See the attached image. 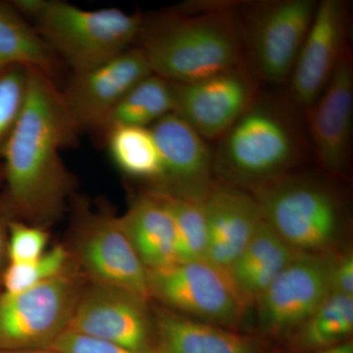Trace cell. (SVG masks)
I'll return each mask as SVG.
<instances>
[{
  "instance_id": "277c9868",
  "label": "cell",
  "mask_w": 353,
  "mask_h": 353,
  "mask_svg": "<svg viewBox=\"0 0 353 353\" xmlns=\"http://www.w3.org/2000/svg\"><path fill=\"white\" fill-rule=\"evenodd\" d=\"M14 8L31 22L72 74L103 64L134 48L143 16L117 8H80L57 0H15Z\"/></svg>"
},
{
  "instance_id": "d6986e66",
  "label": "cell",
  "mask_w": 353,
  "mask_h": 353,
  "mask_svg": "<svg viewBox=\"0 0 353 353\" xmlns=\"http://www.w3.org/2000/svg\"><path fill=\"white\" fill-rule=\"evenodd\" d=\"M119 222L146 270L178 263L173 218L155 190L132 197Z\"/></svg>"
},
{
  "instance_id": "8992f818",
  "label": "cell",
  "mask_w": 353,
  "mask_h": 353,
  "mask_svg": "<svg viewBox=\"0 0 353 353\" xmlns=\"http://www.w3.org/2000/svg\"><path fill=\"white\" fill-rule=\"evenodd\" d=\"M317 4L315 0L241 4L245 59L260 82H289Z\"/></svg>"
},
{
  "instance_id": "44dd1931",
  "label": "cell",
  "mask_w": 353,
  "mask_h": 353,
  "mask_svg": "<svg viewBox=\"0 0 353 353\" xmlns=\"http://www.w3.org/2000/svg\"><path fill=\"white\" fill-rule=\"evenodd\" d=\"M15 66L54 78L63 64L12 4L0 3V68Z\"/></svg>"
},
{
  "instance_id": "5b68a950",
  "label": "cell",
  "mask_w": 353,
  "mask_h": 353,
  "mask_svg": "<svg viewBox=\"0 0 353 353\" xmlns=\"http://www.w3.org/2000/svg\"><path fill=\"white\" fill-rule=\"evenodd\" d=\"M250 192L263 219L292 250L333 252L345 227V210L329 183L290 173Z\"/></svg>"
},
{
  "instance_id": "7c38bea8",
  "label": "cell",
  "mask_w": 353,
  "mask_h": 353,
  "mask_svg": "<svg viewBox=\"0 0 353 353\" xmlns=\"http://www.w3.org/2000/svg\"><path fill=\"white\" fill-rule=\"evenodd\" d=\"M175 85V111L205 141H218L256 101L260 80L248 63Z\"/></svg>"
},
{
  "instance_id": "52a82bcc",
  "label": "cell",
  "mask_w": 353,
  "mask_h": 353,
  "mask_svg": "<svg viewBox=\"0 0 353 353\" xmlns=\"http://www.w3.org/2000/svg\"><path fill=\"white\" fill-rule=\"evenodd\" d=\"M68 248L79 271L90 282L131 292L152 301L148 270L111 209L95 210L79 202Z\"/></svg>"
},
{
  "instance_id": "cb8c5ba5",
  "label": "cell",
  "mask_w": 353,
  "mask_h": 353,
  "mask_svg": "<svg viewBox=\"0 0 353 353\" xmlns=\"http://www.w3.org/2000/svg\"><path fill=\"white\" fill-rule=\"evenodd\" d=\"M175 85L150 74L137 83L119 102L109 118L105 131L113 126L150 128L175 111Z\"/></svg>"
},
{
  "instance_id": "1f68e13d",
  "label": "cell",
  "mask_w": 353,
  "mask_h": 353,
  "mask_svg": "<svg viewBox=\"0 0 353 353\" xmlns=\"http://www.w3.org/2000/svg\"><path fill=\"white\" fill-rule=\"evenodd\" d=\"M311 353H353V343L352 341H347L336 347Z\"/></svg>"
},
{
  "instance_id": "f546056e",
  "label": "cell",
  "mask_w": 353,
  "mask_h": 353,
  "mask_svg": "<svg viewBox=\"0 0 353 353\" xmlns=\"http://www.w3.org/2000/svg\"><path fill=\"white\" fill-rule=\"evenodd\" d=\"M331 294L353 296V254L334 255L331 269Z\"/></svg>"
},
{
  "instance_id": "9a60e30c",
  "label": "cell",
  "mask_w": 353,
  "mask_h": 353,
  "mask_svg": "<svg viewBox=\"0 0 353 353\" xmlns=\"http://www.w3.org/2000/svg\"><path fill=\"white\" fill-rule=\"evenodd\" d=\"M318 163L336 180L347 176L352 157L353 55L348 48L319 99L305 112Z\"/></svg>"
},
{
  "instance_id": "484cf974",
  "label": "cell",
  "mask_w": 353,
  "mask_h": 353,
  "mask_svg": "<svg viewBox=\"0 0 353 353\" xmlns=\"http://www.w3.org/2000/svg\"><path fill=\"white\" fill-rule=\"evenodd\" d=\"M76 267L66 245H55L32 261L9 262L0 277V292L16 294L57 278Z\"/></svg>"
},
{
  "instance_id": "7a4b0ae2",
  "label": "cell",
  "mask_w": 353,
  "mask_h": 353,
  "mask_svg": "<svg viewBox=\"0 0 353 353\" xmlns=\"http://www.w3.org/2000/svg\"><path fill=\"white\" fill-rule=\"evenodd\" d=\"M241 2L199 1L143 17L137 46L152 74L176 85L245 61Z\"/></svg>"
},
{
  "instance_id": "f1b7e54d",
  "label": "cell",
  "mask_w": 353,
  "mask_h": 353,
  "mask_svg": "<svg viewBox=\"0 0 353 353\" xmlns=\"http://www.w3.org/2000/svg\"><path fill=\"white\" fill-rule=\"evenodd\" d=\"M50 350L57 353H143L67 330Z\"/></svg>"
},
{
  "instance_id": "d4e9b609",
  "label": "cell",
  "mask_w": 353,
  "mask_h": 353,
  "mask_svg": "<svg viewBox=\"0 0 353 353\" xmlns=\"http://www.w3.org/2000/svg\"><path fill=\"white\" fill-rule=\"evenodd\" d=\"M152 190L159 194L173 218L178 262L208 260V230L202 203Z\"/></svg>"
},
{
  "instance_id": "5bb4252c",
  "label": "cell",
  "mask_w": 353,
  "mask_h": 353,
  "mask_svg": "<svg viewBox=\"0 0 353 353\" xmlns=\"http://www.w3.org/2000/svg\"><path fill=\"white\" fill-rule=\"evenodd\" d=\"M350 31L348 2H318L289 80L290 103L292 108L305 112L319 99L341 57L350 48Z\"/></svg>"
},
{
  "instance_id": "d6a6232c",
  "label": "cell",
  "mask_w": 353,
  "mask_h": 353,
  "mask_svg": "<svg viewBox=\"0 0 353 353\" xmlns=\"http://www.w3.org/2000/svg\"><path fill=\"white\" fill-rule=\"evenodd\" d=\"M0 353H57L51 350H9L0 348Z\"/></svg>"
},
{
  "instance_id": "3957f363",
  "label": "cell",
  "mask_w": 353,
  "mask_h": 353,
  "mask_svg": "<svg viewBox=\"0 0 353 353\" xmlns=\"http://www.w3.org/2000/svg\"><path fill=\"white\" fill-rule=\"evenodd\" d=\"M292 108L259 94L218 139L213 152L216 180L250 192L292 173L306 153Z\"/></svg>"
},
{
  "instance_id": "603a6c76",
  "label": "cell",
  "mask_w": 353,
  "mask_h": 353,
  "mask_svg": "<svg viewBox=\"0 0 353 353\" xmlns=\"http://www.w3.org/2000/svg\"><path fill=\"white\" fill-rule=\"evenodd\" d=\"M109 154L125 175L150 183L161 180L162 163L150 128L113 126L105 132Z\"/></svg>"
},
{
  "instance_id": "2e32d148",
  "label": "cell",
  "mask_w": 353,
  "mask_h": 353,
  "mask_svg": "<svg viewBox=\"0 0 353 353\" xmlns=\"http://www.w3.org/2000/svg\"><path fill=\"white\" fill-rule=\"evenodd\" d=\"M150 130L162 163L161 180L152 189L202 203L216 182L213 152L205 139L174 112Z\"/></svg>"
},
{
  "instance_id": "4fadbf2b",
  "label": "cell",
  "mask_w": 353,
  "mask_h": 353,
  "mask_svg": "<svg viewBox=\"0 0 353 353\" xmlns=\"http://www.w3.org/2000/svg\"><path fill=\"white\" fill-rule=\"evenodd\" d=\"M152 74L138 46L94 68L72 74L60 90L62 102L79 134H103L114 109L137 83Z\"/></svg>"
},
{
  "instance_id": "9c48e42d",
  "label": "cell",
  "mask_w": 353,
  "mask_h": 353,
  "mask_svg": "<svg viewBox=\"0 0 353 353\" xmlns=\"http://www.w3.org/2000/svg\"><path fill=\"white\" fill-rule=\"evenodd\" d=\"M148 283L150 299L199 321L231 329L246 311L227 272L208 260L148 270Z\"/></svg>"
},
{
  "instance_id": "6da1fadb",
  "label": "cell",
  "mask_w": 353,
  "mask_h": 353,
  "mask_svg": "<svg viewBox=\"0 0 353 353\" xmlns=\"http://www.w3.org/2000/svg\"><path fill=\"white\" fill-rule=\"evenodd\" d=\"M78 134L54 78L30 70L24 108L0 154L3 197L15 219L48 229L63 216L75 182L61 150Z\"/></svg>"
},
{
  "instance_id": "30bf717a",
  "label": "cell",
  "mask_w": 353,
  "mask_h": 353,
  "mask_svg": "<svg viewBox=\"0 0 353 353\" xmlns=\"http://www.w3.org/2000/svg\"><path fill=\"white\" fill-rule=\"evenodd\" d=\"M336 252H297L256 303L257 328L267 338L289 339L331 294Z\"/></svg>"
},
{
  "instance_id": "8fae6325",
  "label": "cell",
  "mask_w": 353,
  "mask_h": 353,
  "mask_svg": "<svg viewBox=\"0 0 353 353\" xmlns=\"http://www.w3.org/2000/svg\"><path fill=\"white\" fill-rule=\"evenodd\" d=\"M150 301L128 290L87 281L69 330L134 352L154 353Z\"/></svg>"
},
{
  "instance_id": "4316f807",
  "label": "cell",
  "mask_w": 353,
  "mask_h": 353,
  "mask_svg": "<svg viewBox=\"0 0 353 353\" xmlns=\"http://www.w3.org/2000/svg\"><path fill=\"white\" fill-rule=\"evenodd\" d=\"M30 70L19 66L0 68V154L24 108Z\"/></svg>"
},
{
  "instance_id": "ffe728a7",
  "label": "cell",
  "mask_w": 353,
  "mask_h": 353,
  "mask_svg": "<svg viewBox=\"0 0 353 353\" xmlns=\"http://www.w3.org/2000/svg\"><path fill=\"white\" fill-rule=\"evenodd\" d=\"M296 253L266 221L261 223L252 241L227 271L246 308L254 305Z\"/></svg>"
},
{
  "instance_id": "83f0119b",
  "label": "cell",
  "mask_w": 353,
  "mask_h": 353,
  "mask_svg": "<svg viewBox=\"0 0 353 353\" xmlns=\"http://www.w3.org/2000/svg\"><path fill=\"white\" fill-rule=\"evenodd\" d=\"M50 240L48 228L24 221L11 220L7 238L8 263H20L39 259L48 250Z\"/></svg>"
},
{
  "instance_id": "ac0fdd59",
  "label": "cell",
  "mask_w": 353,
  "mask_h": 353,
  "mask_svg": "<svg viewBox=\"0 0 353 353\" xmlns=\"http://www.w3.org/2000/svg\"><path fill=\"white\" fill-rule=\"evenodd\" d=\"M154 353H266L250 336L199 321L157 304L152 306Z\"/></svg>"
},
{
  "instance_id": "4dcf8cb0",
  "label": "cell",
  "mask_w": 353,
  "mask_h": 353,
  "mask_svg": "<svg viewBox=\"0 0 353 353\" xmlns=\"http://www.w3.org/2000/svg\"><path fill=\"white\" fill-rule=\"evenodd\" d=\"M15 219L3 196H0V277L8 264L7 238L11 220Z\"/></svg>"
},
{
  "instance_id": "e0dca14e",
  "label": "cell",
  "mask_w": 353,
  "mask_h": 353,
  "mask_svg": "<svg viewBox=\"0 0 353 353\" xmlns=\"http://www.w3.org/2000/svg\"><path fill=\"white\" fill-rule=\"evenodd\" d=\"M202 208L208 230V261L227 272L263 222L261 209L248 190L217 180Z\"/></svg>"
},
{
  "instance_id": "7402d4cb",
  "label": "cell",
  "mask_w": 353,
  "mask_h": 353,
  "mask_svg": "<svg viewBox=\"0 0 353 353\" xmlns=\"http://www.w3.org/2000/svg\"><path fill=\"white\" fill-rule=\"evenodd\" d=\"M353 333V296L331 294L289 339L296 353H311L350 341Z\"/></svg>"
},
{
  "instance_id": "836d02e7",
  "label": "cell",
  "mask_w": 353,
  "mask_h": 353,
  "mask_svg": "<svg viewBox=\"0 0 353 353\" xmlns=\"http://www.w3.org/2000/svg\"><path fill=\"white\" fill-rule=\"evenodd\" d=\"M0 179H2V167H0Z\"/></svg>"
},
{
  "instance_id": "ba28073f",
  "label": "cell",
  "mask_w": 353,
  "mask_h": 353,
  "mask_svg": "<svg viewBox=\"0 0 353 353\" xmlns=\"http://www.w3.org/2000/svg\"><path fill=\"white\" fill-rule=\"evenodd\" d=\"M87 281L74 267L31 289L0 292V348L50 350L69 330Z\"/></svg>"
}]
</instances>
